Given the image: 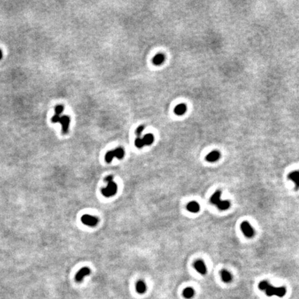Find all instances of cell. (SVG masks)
<instances>
[{
	"instance_id": "5",
	"label": "cell",
	"mask_w": 299,
	"mask_h": 299,
	"mask_svg": "<svg viewBox=\"0 0 299 299\" xmlns=\"http://www.w3.org/2000/svg\"><path fill=\"white\" fill-rule=\"evenodd\" d=\"M241 230L246 237L251 238L254 235V230L248 222L245 221L241 224Z\"/></svg>"
},
{
	"instance_id": "3",
	"label": "cell",
	"mask_w": 299,
	"mask_h": 299,
	"mask_svg": "<svg viewBox=\"0 0 299 299\" xmlns=\"http://www.w3.org/2000/svg\"><path fill=\"white\" fill-rule=\"evenodd\" d=\"M118 190V186L115 182L113 181L108 182V186L105 188H103L101 190L102 194L104 195L106 198H110V197L114 196Z\"/></svg>"
},
{
	"instance_id": "19",
	"label": "cell",
	"mask_w": 299,
	"mask_h": 299,
	"mask_svg": "<svg viewBox=\"0 0 299 299\" xmlns=\"http://www.w3.org/2000/svg\"><path fill=\"white\" fill-rule=\"evenodd\" d=\"M220 195H221V192L220 191H216L215 193L212 195L211 198H210V202H211L213 204L216 205L220 201Z\"/></svg>"
},
{
	"instance_id": "12",
	"label": "cell",
	"mask_w": 299,
	"mask_h": 299,
	"mask_svg": "<svg viewBox=\"0 0 299 299\" xmlns=\"http://www.w3.org/2000/svg\"><path fill=\"white\" fill-rule=\"evenodd\" d=\"M288 178L290 179H291L292 181H294V183L296 184V189H298V179H299V173L298 171H294L292 172L289 175Z\"/></svg>"
},
{
	"instance_id": "18",
	"label": "cell",
	"mask_w": 299,
	"mask_h": 299,
	"mask_svg": "<svg viewBox=\"0 0 299 299\" xmlns=\"http://www.w3.org/2000/svg\"><path fill=\"white\" fill-rule=\"evenodd\" d=\"M195 294V291L191 287H187L183 292V296L186 298H191Z\"/></svg>"
},
{
	"instance_id": "21",
	"label": "cell",
	"mask_w": 299,
	"mask_h": 299,
	"mask_svg": "<svg viewBox=\"0 0 299 299\" xmlns=\"http://www.w3.org/2000/svg\"><path fill=\"white\" fill-rule=\"evenodd\" d=\"M269 285V284L268 282L266 281V280H263V281L260 282V283H259L258 287L260 290L265 291V290H266Z\"/></svg>"
},
{
	"instance_id": "16",
	"label": "cell",
	"mask_w": 299,
	"mask_h": 299,
	"mask_svg": "<svg viewBox=\"0 0 299 299\" xmlns=\"http://www.w3.org/2000/svg\"><path fill=\"white\" fill-rule=\"evenodd\" d=\"M142 138H143L145 146H150L154 141V136L151 134H147Z\"/></svg>"
},
{
	"instance_id": "6",
	"label": "cell",
	"mask_w": 299,
	"mask_h": 299,
	"mask_svg": "<svg viewBox=\"0 0 299 299\" xmlns=\"http://www.w3.org/2000/svg\"><path fill=\"white\" fill-rule=\"evenodd\" d=\"M90 273H91V271H90L89 268H87V267H83L81 269H80L78 273L76 274V276H75L76 281L78 282V283H80V282H81L82 280L84 279L86 275H89Z\"/></svg>"
},
{
	"instance_id": "24",
	"label": "cell",
	"mask_w": 299,
	"mask_h": 299,
	"mask_svg": "<svg viewBox=\"0 0 299 299\" xmlns=\"http://www.w3.org/2000/svg\"><path fill=\"white\" fill-rule=\"evenodd\" d=\"M144 127L143 126H140L138 127V128H137V130H136V135L137 136H138V137L140 136V135H141V134L142 132V131H143V130H144Z\"/></svg>"
},
{
	"instance_id": "13",
	"label": "cell",
	"mask_w": 299,
	"mask_h": 299,
	"mask_svg": "<svg viewBox=\"0 0 299 299\" xmlns=\"http://www.w3.org/2000/svg\"><path fill=\"white\" fill-rule=\"evenodd\" d=\"M174 111H175V113L177 115H179V116H181V115L184 114L185 112H186V105L183 104V103L179 104L178 105H177V106L175 107Z\"/></svg>"
},
{
	"instance_id": "23",
	"label": "cell",
	"mask_w": 299,
	"mask_h": 299,
	"mask_svg": "<svg viewBox=\"0 0 299 299\" xmlns=\"http://www.w3.org/2000/svg\"><path fill=\"white\" fill-rule=\"evenodd\" d=\"M60 116H59V115H56L55 114L54 116H53L52 118H51V121H52L53 123H59V121H60Z\"/></svg>"
},
{
	"instance_id": "10",
	"label": "cell",
	"mask_w": 299,
	"mask_h": 299,
	"mask_svg": "<svg viewBox=\"0 0 299 299\" xmlns=\"http://www.w3.org/2000/svg\"><path fill=\"white\" fill-rule=\"evenodd\" d=\"M220 157V154L218 151H213L206 156V160L209 162H215L218 161Z\"/></svg>"
},
{
	"instance_id": "15",
	"label": "cell",
	"mask_w": 299,
	"mask_h": 299,
	"mask_svg": "<svg viewBox=\"0 0 299 299\" xmlns=\"http://www.w3.org/2000/svg\"><path fill=\"white\" fill-rule=\"evenodd\" d=\"M230 202L228 201H227V200H224V201L220 200V201L219 202L218 204H217L216 206H218V208L220 210H224L228 209V208L230 207Z\"/></svg>"
},
{
	"instance_id": "7",
	"label": "cell",
	"mask_w": 299,
	"mask_h": 299,
	"mask_svg": "<svg viewBox=\"0 0 299 299\" xmlns=\"http://www.w3.org/2000/svg\"><path fill=\"white\" fill-rule=\"evenodd\" d=\"M59 123H60L62 126V131L63 134H67L68 132V130H69V125L70 123V118L68 116L64 115V116H60V118Z\"/></svg>"
},
{
	"instance_id": "25",
	"label": "cell",
	"mask_w": 299,
	"mask_h": 299,
	"mask_svg": "<svg viewBox=\"0 0 299 299\" xmlns=\"http://www.w3.org/2000/svg\"><path fill=\"white\" fill-rule=\"evenodd\" d=\"M105 180L107 182H110V181H113V176L112 175H109V176H108L105 179Z\"/></svg>"
},
{
	"instance_id": "11",
	"label": "cell",
	"mask_w": 299,
	"mask_h": 299,
	"mask_svg": "<svg viewBox=\"0 0 299 299\" xmlns=\"http://www.w3.org/2000/svg\"><path fill=\"white\" fill-rule=\"evenodd\" d=\"M146 285L143 280H138L136 285V290L140 294H144L146 291Z\"/></svg>"
},
{
	"instance_id": "4",
	"label": "cell",
	"mask_w": 299,
	"mask_h": 299,
	"mask_svg": "<svg viewBox=\"0 0 299 299\" xmlns=\"http://www.w3.org/2000/svg\"><path fill=\"white\" fill-rule=\"evenodd\" d=\"M81 221L84 224L89 226H95L98 224V219L93 215L85 214L81 218Z\"/></svg>"
},
{
	"instance_id": "20",
	"label": "cell",
	"mask_w": 299,
	"mask_h": 299,
	"mask_svg": "<svg viewBox=\"0 0 299 299\" xmlns=\"http://www.w3.org/2000/svg\"><path fill=\"white\" fill-rule=\"evenodd\" d=\"M135 146L137 147L138 148H143V147L145 146L144 143H143V138H140V137H138L137 138H136V139L135 140Z\"/></svg>"
},
{
	"instance_id": "26",
	"label": "cell",
	"mask_w": 299,
	"mask_h": 299,
	"mask_svg": "<svg viewBox=\"0 0 299 299\" xmlns=\"http://www.w3.org/2000/svg\"><path fill=\"white\" fill-rule=\"evenodd\" d=\"M3 58V53H2V51H1V49H0V60L2 59Z\"/></svg>"
},
{
	"instance_id": "1",
	"label": "cell",
	"mask_w": 299,
	"mask_h": 299,
	"mask_svg": "<svg viewBox=\"0 0 299 299\" xmlns=\"http://www.w3.org/2000/svg\"><path fill=\"white\" fill-rule=\"evenodd\" d=\"M124 150L121 148H118L114 150H112V151L108 152L106 155H105V159L107 163H110L114 157L118 158V159H121L124 157Z\"/></svg>"
},
{
	"instance_id": "17",
	"label": "cell",
	"mask_w": 299,
	"mask_h": 299,
	"mask_svg": "<svg viewBox=\"0 0 299 299\" xmlns=\"http://www.w3.org/2000/svg\"><path fill=\"white\" fill-rule=\"evenodd\" d=\"M221 277L224 282L225 283H229L230 280H232L231 274L226 270H222L221 271Z\"/></svg>"
},
{
	"instance_id": "14",
	"label": "cell",
	"mask_w": 299,
	"mask_h": 299,
	"mask_svg": "<svg viewBox=\"0 0 299 299\" xmlns=\"http://www.w3.org/2000/svg\"><path fill=\"white\" fill-rule=\"evenodd\" d=\"M165 60V56L164 55L162 54V53H158L156 56L153 58V63L155 65H160Z\"/></svg>"
},
{
	"instance_id": "9",
	"label": "cell",
	"mask_w": 299,
	"mask_h": 299,
	"mask_svg": "<svg viewBox=\"0 0 299 299\" xmlns=\"http://www.w3.org/2000/svg\"><path fill=\"white\" fill-rule=\"evenodd\" d=\"M200 207L198 203H197L196 202H191L190 203L188 204L187 205V210L188 211L191 212V213H198L200 211Z\"/></svg>"
},
{
	"instance_id": "2",
	"label": "cell",
	"mask_w": 299,
	"mask_h": 299,
	"mask_svg": "<svg viewBox=\"0 0 299 299\" xmlns=\"http://www.w3.org/2000/svg\"><path fill=\"white\" fill-rule=\"evenodd\" d=\"M265 292H266V294L268 296H277L278 297H283L286 293V289L284 287H275L269 285L266 290H265Z\"/></svg>"
},
{
	"instance_id": "22",
	"label": "cell",
	"mask_w": 299,
	"mask_h": 299,
	"mask_svg": "<svg viewBox=\"0 0 299 299\" xmlns=\"http://www.w3.org/2000/svg\"><path fill=\"white\" fill-rule=\"evenodd\" d=\"M63 110H64V107L62 106V105H57V106L55 108V113H56V115H59L61 114L62 113Z\"/></svg>"
},
{
	"instance_id": "8",
	"label": "cell",
	"mask_w": 299,
	"mask_h": 299,
	"mask_svg": "<svg viewBox=\"0 0 299 299\" xmlns=\"http://www.w3.org/2000/svg\"><path fill=\"white\" fill-rule=\"evenodd\" d=\"M194 267L195 269H196L200 274L205 275L206 273V265H205L204 263L202 260H200L195 262L194 264Z\"/></svg>"
}]
</instances>
